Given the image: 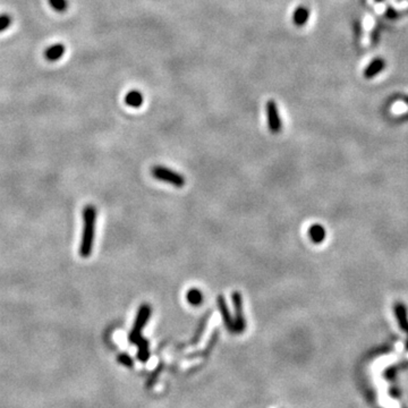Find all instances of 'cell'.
I'll use <instances>...</instances> for the list:
<instances>
[{"instance_id": "52a82bcc", "label": "cell", "mask_w": 408, "mask_h": 408, "mask_svg": "<svg viewBox=\"0 0 408 408\" xmlns=\"http://www.w3.org/2000/svg\"><path fill=\"white\" fill-rule=\"evenodd\" d=\"M216 304H218V307L220 310V313L223 319V322L226 324V327L228 330H230L234 332V318H232L230 312L228 310V305L226 303V299L222 296V295H219L218 298H216Z\"/></svg>"}, {"instance_id": "5b68a950", "label": "cell", "mask_w": 408, "mask_h": 408, "mask_svg": "<svg viewBox=\"0 0 408 408\" xmlns=\"http://www.w3.org/2000/svg\"><path fill=\"white\" fill-rule=\"evenodd\" d=\"M232 304H234V332L236 334H240L246 328V320L243 313V298L238 291L232 293Z\"/></svg>"}, {"instance_id": "3957f363", "label": "cell", "mask_w": 408, "mask_h": 408, "mask_svg": "<svg viewBox=\"0 0 408 408\" xmlns=\"http://www.w3.org/2000/svg\"><path fill=\"white\" fill-rule=\"evenodd\" d=\"M151 172L152 176L161 182L168 183L176 187H183L185 185V177L170 168L164 167V166H155Z\"/></svg>"}, {"instance_id": "6da1fadb", "label": "cell", "mask_w": 408, "mask_h": 408, "mask_svg": "<svg viewBox=\"0 0 408 408\" xmlns=\"http://www.w3.org/2000/svg\"><path fill=\"white\" fill-rule=\"evenodd\" d=\"M95 223H97V209L94 205H86L83 210V231L80 244V255L90 257L93 252L95 238Z\"/></svg>"}, {"instance_id": "9c48e42d", "label": "cell", "mask_w": 408, "mask_h": 408, "mask_svg": "<svg viewBox=\"0 0 408 408\" xmlns=\"http://www.w3.org/2000/svg\"><path fill=\"white\" fill-rule=\"evenodd\" d=\"M385 68H386V60L384 59V58H376V59H373L368 66H366L363 75L365 78L370 80V78L376 77L377 75L380 74Z\"/></svg>"}, {"instance_id": "8fae6325", "label": "cell", "mask_w": 408, "mask_h": 408, "mask_svg": "<svg viewBox=\"0 0 408 408\" xmlns=\"http://www.w3.org/2000/svg\"><path fill=\"white\" fill-rule=\"evenodd\" d=\"M124 101L128 107L137 109V108L142 107L144 102V97L142 92H140L139 90H131L125 94Z\"/></svg>"}, {"instance_id": "d6986e66", "label": "cell", "mask_w": 408, "mask_h": 408, "mask_svg": "<svg viewBox=\"0 0 408 408\" xmlns=\"http://www.w3.org/2000/svg\"><path fill=\"white\" fill-rule=\"evenodd\" d=\"M374 1H376V2H382V1H385V0H374Z\"/></svg>"}, {"instance_id": "e0dca14e", "label": "cell", "mask_w": 408, "mask_h": 408, "mask_svg": "<svg viewBox=\"0 0 408 408\" xmlns=\"http://www.w3.org/2000/svg\"><path fill=\"white\" fill-rule=\"evenodd\" d=\"M407 12L408 11H398L395 9L394 7L388 6L386 9V17L388 19H398V18H401L403 15L407 14Z\"/></svg>"}, {"instance_id": "4fadbf2b", "label": "cell", "mask_w": 408, "mask_h": 408, "mask_svg": "<svg viewBox=\"0 0 408 408\" xmlns=\"http://www.w3.org/2000/svg\"><path fill=\"white\" fill-rule=\"evenodd\" d=\"M135 345L137 348H139V352H137V357H139V360L142 362H147L150 357L149 341L147 339H144L143 337H141Z\"/></svg>"}, {"instance_id": "9a60e30c", "label": "cell", "mask_w": 408, "mask_h": 408, "mask_svg": "<svg viewBox=\"0 0 408 408\" xmlns=\"http://www.w3.org/2000/svg\"><path fill=\"white\" fill-rule=\"evenodd\" d=\"M48 2L57 12H65L68 9V0H48Z\"/></svg>"}, {"instance_id": "8992f818", "label": "cell", "mask_w": 408, "mask_h": 408, "mask_svg": "<svg viewBox=\"0 0 408 408\" xmlns=\"http://www.w3.org/2000/svg\"><path fill=\"white\" fill-rule=\"evenodd\" d=\"M65 51H66L65 44L55 43L44 50L43 57L45 58V60L49 62H55L59 60L60 58L65 55Z\"/></svg>"}, {"instance_id": "5bb4252c", "label": "cell", "mask_w": 408, "mask_h": 408, "mask_svg": "<svg viewBox=\"0 0 408 408\" xmlns=\"http://www.w3.org/2000/svg\"><path fill=\"white\" fill-rule=\"evenodd\" d=\"M186 299L190 304L194 306H198L203 302V294L202 291L198 288H191L186 294Z\"/></svg>"}, {"instance_id": "277c9868", "label": "cell", "mask_w": 408, "mask_h": 408, "mask_svg": "<svg viewBox=\"0 0 408 408\" xmlns=\"http://www.w3.org/2000/svg\"><path fill=\"white\" fill-rule=\"evenodd\" d=\"M266 122H268L269 131L273 134H278L282 130V120L279 115V109L277 103L273 100H269L265 105Z\"/></svg>"}, {"instance_id": "7a4b0ae2", "label": "cell", "mask_w": 408, "mask_h": 408, "mask_svg": "<svg viewBox=\"0 0 408 408\" xmlns=\"http://www.w3.org/2000/svg\"><path fill=\"white\" fill-rule=\"evenodd\" d=\"M151 312H152L151 306H150L149 304H143V305L140 306L139 311H137L134 324H133V329L130 334V337H128L132 344H136L141 337H142V330L149 322L150 316H151Z\"/></svg>"}, {"instance_id": "ba28073f", "label": "cell", "mask_w": 408, "mask_h": 408, "mask_svg": "<svg viewBox=\"0 0 408 408\" xmlns=\"http://www.w3.org/2000/svg\"><path fill=\"white\" fill-rule=\"evenodd\" d=\"M311 16V9L306 5H299L293 12V23L297 27H302L309 22Z\"/></svg>"}, {"instance_id": "2e32d148", "label": "cell", "mask_w": 408, "mask_h": 408, "mask_svg": "<svg viewBox=\"0 0 408 408\" xmlns=\"http://www.w3.org/2000/svg\"><path fill=\"white\" fill-rule=\"evenodd\" d=\"M12 23V17L11 15L7 14V12H3V14H0V33L6 31L9 28V26Z\"/></svg>"}, {"instance_id": "30bf717a", "label": "cell", "mask_w": 408, "mask_h": 408, "mask_svg": "<svg viewBox=\"0 0 408 408\" xmlns=\"http://www.w3.org/2000/svg\"><path fill=\"white\" fill-rule=\"evenodd\" d=\"M395 315H396V319L399 323V326L403 329L404 331L408 335V316H407V309L405 306V304L402 302H398L395 304L394 307ZM407 348H408V340H407Z\"/></svg>"}, {"instance_id": "ac0fdd59", "label": "cell", "mask_w": 408, "mask_h": 408, "mask_svg": "<svg viewBox=\"0 0 408 408\" xmlns=\"http://www.w3.org/2000/svg\"><path fill=\"white\" fill-rule=\"evenodd\" d=\"M117 361L119 362L120 364H123L124 366H127V368H132L133 364H134V363H133L132 357L130 355H127L126 353L119 354V355L117 356Z\"/></svg>"}, {"instance_id": "7c38bea8", "label": "cell", "mask_w": 408, "mask_h": 408, "mask_svg": "<svg viewBox=\"0 0 408 408\" xmlns=\"http://www.w3.org/2000/svg\"><path fill=\"white\" fill-rule=\"evenodd\" d=\"M309 236L313 243L320 244V243H322L324 239H326L327 231L322 224L313 223L309 229Z\"/></svg>"}]
</instances>
